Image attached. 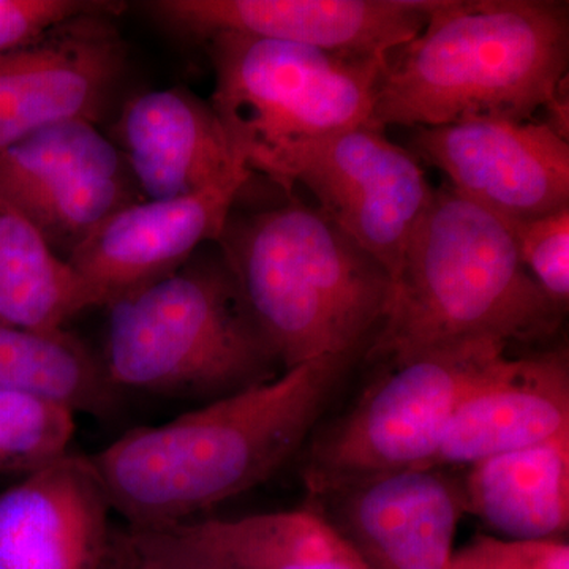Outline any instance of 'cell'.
Wrapping results in <instances>:
<instances>
[{"label": "cell", "mask_w": 569, "mask_h": 569, "mask_svg": "<svg viewBox=\"0 0 569 569\" xmlns=\"http://www.w3.org/2000/svg\"><path fill=\"white\" fill-rule=\"evenodd\" d=\"M359 356L313 359L173 421L123 433L89 456L112 511L130 529H170L263 485L305 449Z\"/></svg>", "instance_id": "cell-1"}, {"label": "cell", "mask_w": 569, "mask_h": 569, "mask_svg": "<svg viewBox=\"0 0 569 569\" xmlns=\"http://www.w3.org/2000/svg\"><path fill=\"white\" fill-rule=\"evenodd\" d=\"M569 3L433 0L417 39L388 52L372 123L530 121L568 82Z\"/></svg>", "instance_id": "cell-2"}, {"label": "cell", "mask_w": 569, "mask_h": 569, "mask_svg": "<svg viewBox=\"0 0 569 569\" xmlns=\"http://www.w3.org/2000/svg\"><path fill=\"white\" fill-rule=\"evenodd\" d=\"M565 313L520 261L507 220L443 186L411 233L366 356L388 365L478 339L539 346Z\"/></svg>", "instance_id": "cell-3"}, {"label": "cell", "mask_w": 569, "mask_h": 569, "mask_svg": "<svg viewBox=\"0 0 569 569\" xmlns=\"http://www.w3.org/2000/svg\"><path fill=\"white\" fill-rule=\"evenodd\" d=\"M217 244L283 372L366 353L391 306L388 269L293 197L266 211L231 212Z\"/></svg>", "instance_id": "cell-4"}, {"label": "cell", "mask_w": 569, "mask_h": 569, "mask_svg": "<svg viewBox=\"0 0 569 569\" xmlns=\"http://www.w3.org/2000/svg\"><path fill=\"white\" fill-rule=\"evenodd\" d=\"M102 366L111 387L208 402L283 372L247 310L219 244L107 306Z\"/></svg>", "instance_id": "cell-5"}, {"label": "cell", "mask_w": 569, "mask_h": 569, "mask_svg": "<svg viewBox=\"0 0 569 569\" xmlns=\"http://www.w3.org/2000/svg\"><path fill=\"white\" fill-rule=\"evenodd\" d=\"M203 44L213 71L209 103L250 171L284 146L373 126L388 54L361 58L230 32Z\"/></svg>", "instance_id": "cell-6"}, {"label": "cell", "mask_w": 569, "mask_h": 569, "mask_svg": "<svg viewBox=\"0 0 569 569\" xmlns=\"http://www.w3.org/2000/svg\"><path fill=\"white\" fill-rule=\"evenodd\" d=\"M505 355L496 340H463L383 365L353 406L307 441L306 492L436 466L460 400Z\"/></svg>", "instance_id": "cell-7"}, {"label": "cell", "mask_w": 569, "mask_h": 569, "mask_svg": "<svg viewBox=\"0 0 569 569\" xmlns=\"http://www.w3.org/2000/svg\"><path fill=\"white\" fill-rule=\"evenodd\" d=\"M283 192L305 187L318 211L399 274L411 233L432 200L425 170L383 129L355 127L284 146L252 168Z\"/></svg>", "instance_id": "cell-8"}, {"label": "cell", "mask_w": 569, "mask_h": 569, "mask_svg": "<svg viewBox=\"0 0 569 569\" xmlns=\"http://www.w3.org/2000/svg\"><path fill=\"white\" fill-rule=\"evenodd\" d=\"M0 192L69 260L112 213L144 200L126 159L96 123H56L0 152Z\"/></svg>", "instance_id": "cell-9"}, {"label": "cell", "mask_w": 569, "mask_h": 569, "mask_svg": "<svg viewBox=\"0 0 569 569\" xmlns=\"http://www.w3.org/2000/svg\"><path fill=\"white\" fill-rule=\"evenodd\" d=\"M305 507L369 569H449L467 498L462 475L427 467L328 486Z\"/></svg>", "instance_id": "cell-10"}, {"label": "cell", "mask_w": 569, "mask_h": 569, "mask_svg": "<svg viewBox=\"0 0 569 569\" xmlns=\"http://www.w3.org/2000/svg\"><path fill=\"white\" fill-rule=\"evenodd\" d=\"M433 0H156L142 3L164 31L203 44L217 33L385 56L425 31Z\"/></svg>", "instance_id": "cell-11"}, {"label": "cell", "mask_w": 569, "mask_h": 569, "mask_svg": "<svg viewBox=\"0 0 569 569\" xmlns=\"http://www.w3.org/2000/svg\"><path fill=\"white\" fill-rule=\"evenodd\" d=\"M410 152L451 189L503 219L569 206L568 138L549 122L477 119L415 129Z\"/></svg>", "instance_id": "cell-12"}, {"label": "cell", "mask_w": 569, "mask_h": 569, "mask_svg": "<svg viewBox=\"0 0 569 569\" xmlns=\"http://www.w3.org/2000/svg\"><path fill=\"white\" fill-rule=\"evenodd\" d=\"M118 14H84L0 56V152L56 123L102 121L127 70Z\"/></svg>", "instance_id": "cell-13"}, {"label": "cell", "mask_w": 569, "mask_h": 569, "mask_svg": "<svg viewBox=\"0 0 569 569\" xmlns=\"http://www.w3.org/2000/svg\"><path fill=\"white\" fill-rule=\"evenodd\" d=\"M250 178L244 168L189 197L141 200L112 213L67 260L91 307L173 274L201 247L217 244Z\"/></svg>", "instance_id": "cell-14"}, {"label": "cell", "mask_w": 569, "mask_h": 569, "mask_svg": "<svg viewBox=\"0 0 569 569\" xmlns=\"http://www.w3.org/2000/svg\"><path fill=\"white\" fill-rule=\"evenodd\" d=\"M111 512L91 458L69 452L0 492V569H107Z\"/></svg>", "instance_id": "cell-15"}, {"label": "cell", "mask_w": 569, "mask_h": 569, "mask_svg": "<svg viewBox=\"0 0 569 569\" xmlns=\"http://www.w3.org/2000/svg\"><path fill=\"white\" fill-rule=\"evenodd\" d=\"M569 436L567 347L505 355L460 400L433 467H471L492 456Z\"/></svg>", "instance_id": "cell-16"}, {"label": "cell", "mask_w": 569, "mask_h": 569, "mask_svg": "<svg viewBox=\"0 0 569 569\" xmlns=\"http://www.w3.org/2000/svg\"><path fill=\"white\" fill-rule=\"evenodd\" d=\"M112 130L144 200L189 197L247 168L211 103L183 88L138 93Z\"/></svg>", "instance_id": "cell-17"}, {"label": "cell", "mask_w": 569, "mask_h": 569, "mask_svg": "<svg viewBox=\"0 0 569 569\" xmlns=\"http://www.w3.org/2000/svg\"><path fill=\"white\" fill-rule=\"evenodd\" d=\"M132 530L182 569H369L306 507Z\"/></svg>", "instance_id": "cell-18"}, {"label": "cell", "mask_w": 569, "mask_h": 569, "mask_svg": "<svg viewBox=\"0 0 569 569\" xmlns=\"http://www.w3.org/2000/svg\"><path fill=\"white\" fill-rule=\"evenodd\" d=\"M467 515L507 541H565L569 527V436L492 456L463 477Z\"/></svg>", "instance_id": "cell-19"}, {"label": "cell", "mask_w": 569, "mask_h": 569, "mask_svg": "<svg viewBox=\"0 0 569 569\" xmlns=\"http://www.w3.org/2000/svg\"><path fill=\"white\" fill-rule=\"evenodd\" d=\"M89 307V296L73 269L0 192V323L59 331Z\"/></svg>", "instance_id": "cell-20"}, {"label": "cell", "mask_w": 569, "mask_h": 569, "mask_svg": "<svg viewBox=\"0 0 569 569\" xmlns=\"http://www.w3.org/2000/svg\"><path fill=\"white\" fill-rule=\"evenodd\" d=\"M0 389L50 399L74 415L107 418L121 395L102 359L66 328L41 332L0 323Z\"/></svg>", "instance_id": "cell-21"}, {"label": "cell", "mask_w": 569, "mask_h": 569, "mask_svg": "<svg viewBox=\"0 0 569 569\" xmlns=\"http://www.w3.org/2000/svg\"><path fill=\"white\" fill-rule=\"evenodd\" d=\"M74 417L44 397L0 389V475L28 477L69 455Z\"/></svg>", "instance_id": "cell-22"}, {"label": "cell", "mask_w": 569, "mask_h": 569, "mask_svg": "<svg viewBox=\"0 0 569 569\" xmlns=\"http://www.w3.org/2000/svg\"><path fill=\"white\" fill-rule=\"evenodd\" d=\"M505 220L527 271L557 306L568 310L569 206L531 219Z\"/></svg>", "instance_id": "cell-23"}, {"label": "cell", "mask_w": 569, "mask_h": 569, "mask_svg": "<svg viewBox=\"0 0 569 569\" xmlns=\"http://www.w3.org/2000/svg\"><path fill=\"white\" fill-rule=\"evenodd\" d=\"M122 9L103 0H0V56L26 50L84 14Z\"/></svg>", "instance_id": "cell-24"}, {"label": "cell", "mask_w": 569, "mask_h": 569, "mask_svg": "<svg viewBox=\"0 0 569 569\" xmlns=\"http://www.w3.org/2000/svg\"><path fill=\"white\" fill-rule=\"evenodd\" d=\"M107 569H182L129 527L112 531Z\"/></svg>", "instance_id": "cell-25"}, {"label": "cell", "mask_w": 569, "mask_h": 569, "mask_svg": "<svg viewBox=\"0 0 569 569\" xmlns=\"http://www.w3.org/2000/svg\"><path fill=\"white\" fill-rule=\"evenodd\" d=\"M449 569H515L511 541L478 537L455 552Z\"/></svg>", "instance_id": "cell-26"}, {"label": "cell", "mask_w": 569, "mask_h": 569, "mask_svg": "<svg viewBox=\"0 0 569 569\" xmlns=\"http://www.w3.org/2000/svg\"><path fill=\"white\" fill-rule=\"evenodd\" d=\"M515 569H569L565 541H511Z\"/></svg>", "instance_id": "cell-27"}]
</instances>
